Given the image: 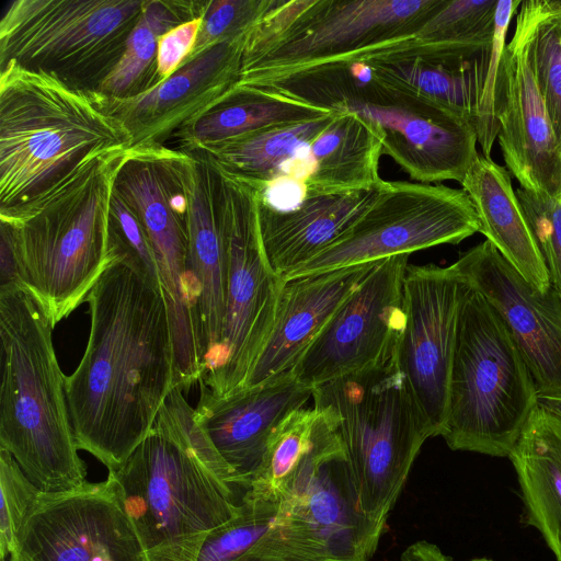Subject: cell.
<instances>
[{"label":"cell","mask_w":561,"mask_h":561,"mask_svg":"<svg viewBox=\"0 0 561 561\" xmlns=\"http://www.w3.org/2000/svg\"><path fill=\"white\" fill-rule=\"evenodd\" d=\"M203 15L179 24L159 38L153 85L171 77L190 57L198 37Z\"/></svg>","instance_id":"41"},{"label":"cell","mask_w":561,"mask_h":561,"mask_svg":"<svg viewBox=\"0 0 561 561\" xmlns=\"http://www.w3.org/2000/svg\"><path fill=\"white\" fill-rule=\"evenodd\" d=\"M10 561H147L112 472L66 492H42Z\"/></svg>","instance_id":"14"},{"label":"cell","mask_w":561,"mask_h":561,"mask_svg":"<svg viewBox=\"0 0 561 561\" xmlns=\"http://www.w3.org/2000/svg\"><path fill=\"white\" fill-rule=\"evenodd\" d=\"M378 263L284 280L273 330L245 388L291 373L335 310Z\"/></svg>","instance_id":"23"},{"label":"cell","mask_w":561,"mask_h":561,"mask_svg":"<svg viewBox=\"0 0 561 561\" xmlns=\"http://www.w3.org/2000/svg\"><path fill=\"white\" fill-rule=\"evenodd\" d=\"M480 228L465 190L383 180L374 201L343 233L283 279L457 244Z\"/></svg>","instance_id":"13"},{"label":"cell","mask_w":561,"mask_h":561,"mask_svg":"<svg viewBox=\"0 0 561 561\" xmlns=\"http://www.w3.org/2000/svg\"><path fill=\"white\" fill-rule=\"evenodd\" d=\"M409 255L379 261L345 298L293 369L300 382L316 387L394 357Z\"/></svg>","instance_id":"15"},{"label":"cell","mask_w":561,"mask_h":561,"mask_svg":"<svg viewBox=\"0 0 561 561\" xmlns=\"http://www.w3.org/2000/svg\"><path fill=\"white\" fill-rule=\"evenodd\" d=\"M187 150L164 145L130 147L115 190L134 209L150 239L169 319L184 328L193 319L187 272Z\"/></svg>","instance_id":"16"},{"label":"cell","mask_w":561,"mask_h":561,"mask_svg":"<svg viewBox=\"0 0 561 561\" xmlns=\"http://www.w3.org/2000/svg\"><path fill=\"white\" fill-rule=\"evenodd\" d=\"M497 0H447L405 44L421 54L449 60L490 50Z\"/></svg>","instance_id":"32"},{"label":"cell","mask_w":561,"mask_h":561,"mask_svg":"<svg viewBox=\"0 0 561 561\" xmlns=\"http://www.w3.org/2000/svg\"><path fill=\"white\" fill-rule=\"evenodd\" d=\"M537 1H520L502 53L496 88L497 139L507 171L519 186L561 194V152L533 67Z\"/></svg>","instance_id":"18"},{"label":"cell","mask_w":561,"mask_h":561,"mask_svg":"<svg viewBox=\"0 0 561 561\" xmlns=\"http://www.w3.org/2000/svg\"><path fill=\"white\" fill-rule=\"evenodd\" d=\"M0 558L15 549L18 534L41 491L10 453L0 448Z\"/></svg>","instance_id":"36"},{"label":"cell","mask_w":561,"mask_h":561,"mask_svg":"<svg viewBox=\"0 0 561 561\" xmlns=\"http://www.w3.org/2000/svg\"><path fill=\"white\" fill-rule=\"evenodd\" d=\"M469 561H494V560L488 559V558H474V559H471Z\"/></svg>","instance_id":"44"},{"label":"cell","mask_w":561,"mask_h":561,"mask_svg":"<svg viewBox=\"0 0 561 561\" xmlns=\"http://www.w3.org/2000/svg\"><path fill=\"white\" fill-rule=\"evenodd\" d=\"M211 163L227 250L226 317L214 365L198 383L222 398L245 388L273 330L284 279L264 252L257 191Z\"/></svg>","instance_id":"11"},{"label":"cell","mask_w":561,"mask_h":561,"mask_svg":"<svg viewBox=\"0 0 561 561\" xmlns=\"http://www.w3.org/2000/svg\"><path fill=\"white\" fill-rule=\"evenodd\" d=\"M447 0H304L274 37L243 47L237 87H266L297 72L413 37Z\"/></svg>","instance_id":"12"},{"label":"cell","mask_w":561,"mask_h":561,"mask_svg":"<svg viewBox=\"0 0 561 561\" xmlns=\"http://www.w3.org/2000/svg\"><path fill=\"white\" fill-rule=\"evenodd\" d=\"M108 472L147 561H196L207 536L238 513L247 493L178 387L144 440Z\"/></svg>","instance_id":"2"},{"label":"cell","mask_w":561,"mask_h":561,"mask_svg":"<svg viewBox=\"0 0 561 561\" xmlns=\"http://www.w3.org/2000/svg\"><path fill=\"white\" fill-rule=\"evenodd\" d=\"M314 410L309 449L257 545V561H370L379 545L333 422Z\"/></svg>","instance_id":"9"},{"label":"cell","mask_w":561,"mask_h":561,"mask_svg":"<svg viewBox=\"0 0 561 561\" xmlns=\"http://www.w3.org/2000/svg\"><path fill=\"white\" fill-rule=\"evenodd\" d=\"M400 561H454L439 547L426 540L411 543L401 553Z\"/></svg>","instance_id":"42"},{"label":"cell","mask_w":561,"mask_h":561,"mask_svg":"<svg viewBox=\"0 0 561 561\" xmlns=\"http://www.w3.org/2000/svg\"><path fill=\"white\" fill-rule=\"evenodd\" d=\"M0 561H5V558H1Z\"/></svg>","instance_id":"45"},{"label":"cell","mask_w":561,"mask_h":561,"mask_svg":"<svg viewBox=\"0 0 561 561\" xmlns=\"http://www.w3.org/2000/svg\"><path fill=\"white\" fill-rule=\"evenodd\" d=\"M525 522L561 561V419L536 405L510 454Z\"/></svg>","instance_id":"27"},{"label":"cell","mask_w":561,"mask_h":561,"mask_svg":"<svg viewBox=\"0 0 561 561\" xmlns=\"http://www.w3.org/2000/svg\"><path fill=\"white\" fill-rule=\"evenodd\" d=\"M533 67L561 152V10L556 0L537 1Z\"/></svg>","instance_id":"35"},{"label":"cell","mask_w":561,"mask_h":561,"mask_svg":"<svg viewBox=\"0 0 561 561\" xmlns=\"http://www.w3.org/2000/svg\"><path fill=\"white\" fill-rule=\"evenodd\" d=\"M199 388L194 420L245 491L274 431L289 414L302 409L313 391L293 371L222 398L204 386Z\"/></svg>","instance_id":"22"},{"label":"cell","mask_w":561,"mask_h":561,"mask_svg":"<svg viewBox=\"0 0 561 561\" xmlns=\"http://www.w3.org/2000/svg\"><path fill=\"white\" fill-rule=\"evenodd\" d=\"M145 0H13L0 21V65L14 61L96 89L121 58Z\"/></svg>","instance_id":"10"},{"label":"cell","mask_w":561,"mask_h":561,"mask_svg":"<svg viewBox=\"0 0 561 561\" xmlns=\"http://www.w3.org/2000/svg\"><path fill=\"white\" fill-rule=\"evenodd\" d=\"M207 5L208 1L145 0L121 58L96 90L107 98H125L146 90V78L156 66L159 38L179 24L203 15Z\"/></svg>","instance_id":"31"},{"label":"cell","mask_w":561,"mask_h":561,"mask_svg":"<svg viewBox=\"0 0 561 561\" xmlns=\"http://www.w3.org/2000/svg\"><path fill=\"white\" fill-rule=\"evenodd\" d=\"M515 193L546 262L551 285L561 296V194L550 196L520 186Z\"/></svg>","instance_id":"39"},{"label":"cell","mask_w":561,"mask_h":561,"mask_svg":"<svg viewBox=\"0 0 561 561\" xmlns=\"http://www.w3.org/2000/svg\"><path fill=\"white\" fill-rule=\"evenodd\" d=\"M560 8H561V1H559Z\"/></svg>","instance_id":"46"},{"label":"cell","mask_w":561,"mask_h":561,"mask_svg":"<svg viewBox=\"0 0 561 561\" xmlns=\"http://www.w3.org/2000/svg\"><path fill=\"white\" fill-rule=\"evenodd\" d=\"M330 112L272 89L236 87L225 104L179 136L187 150H194L270 127L308 121Z\"/></svg>","instance_id":"29"},{"label":"cell","mask_w":561,"mask_h":561,"mask_svg":"<svg viewBox=\"0 0 561 561\" xmlns=\"http://www.w3.org/2000/svg\"><path fill=\"white\" fill-rule=\"evenodd\" d=\"M347 458L360 511L382 535L413 462L434 432L394 358L313 387Z\"/></svg>","instance_id":"7"},{"label":"cell","mask_w":561,"mask_h":561,"mask_svg":"<svg viewBox=\"0 0 561 561\" xmlns=\"http://www.w3.org/2000/svg\"><path fill=\"white\" fill-rule=\"evenodd\" d=\"M128 149L94 152L23 204L0 210L20 284L54 327L123 259L112 240L111 202Z\"/></svg>","instance_id":"3"},{"label":"cell","mask_w":561,"mask_h":561,"mask_svg":"<svg viewBox=\"0 0 561 561\" xmlns=\"http://www.w3.org/2000/svg\"><path fill=\"white\" fill-rule=\"evenodd\" d=\"M335 116L332 111L194 150L204 151L221 171L260 192L277 180L297 151L324 131Z\"/></svg>","instance_id":"30"},{"label":"cell","mask_w":561,"mask_h":561,"mask_svg":"<svg viewBox=\"0 0 561 561\" xmlns=\"http://www.w3.org/2000/svg\"><path fill=\"white\" fill-rule=\"evenodd\" d=\"M405 39L381 44L352 59L367 64L378 78L473 125L491 49L476 58L449 60L415 51L405 45Z\"/></svg>","instance_id":"24"},{"label":"cell","mask_w":561,"mask_h":561,"mask_svg":"<svg viewBox=\"0 0 561 561\" xmlns=\"http://www.w3.org/2000/svg\"><path fill=\"white\" fill-rule=\"evenodd\" d=\"M314 419V408H302L289 414L278 425L247 492L271 502L283 501L289 493L309 449Z\"/></svg>","instance_id":"33"},{"label":"cell","mask_w":561,"mask_h":561,"mask_svg":"<svg viewBox=\"0 0 561 561\" xmlns=\"http://www.w3.org/2000/svg\"><path fill=\"white\" fill-rule=\"evenodd\" d=\"M87 301L89 341L66 377V397L78 448L116 471L175 388L170 320L162 290L124 259L110 264Z\"/></svg>","instance_id":"1"},{"label":"cell","mask_w":561,"mask_h":561,"mask_svg":"<svg viewBox=\"0 0 561 561\" xmlns=\"http://www.w3.org/2000/svg\"><path fill=\"white\" fill-rule=\"evenodd\" d=\"M537 405L561 419V397H537Z\"/></svg>","instance_id":"43"},{"label":"cell","mask_w":561,"mask_h":561,"mask_svg":"<svg viewBox=\"0 0 561 561\" xmlns=\"http://www.w3.org/2000/svg\"><path fill=\"white\" fill-rule=\"evenodd\" d=\"M382 182L370 190L308 195L286 213L272 210L259 201L261 238L272 270L284 278L317 255L360 216Z\"/></svg>","instance_id":"25"},{"label":"cell","mask_w":561,"mask_h":561,"mask_svg":"<svg viewBox=\"0 0 561 561\" xmlns=\"http://www.w3.org/2000/svg\"><path fill=\"white\" fill-rule=\"evenodd\" d=\"M502 317L535 380L537 397H561V296L531 286L488 240L454 263Z\"/></svg>","instance_id":"19"},{"label":"cell","mask_w":561,"mask_h":561,"mask_svg":"<svg viewBox=\"0 0 561 561\" xmlns=\"http://www.w3.org/2000/svg\"><path fill=\"white\" fill-rule=\"evenodd\" d=\"M461 185L478 214L480 232L531 286L550 289L549 271L507 169L478 153Z\"/></svg>","instance_id":"26"},{"label":"cell","mask_w":561,"mask_h":561,"mask_svg":"<svg viewBox=\"0 0 561 561\" xmlns=\"http://www.w3.org/2000/svg\"><path fill=\"white\" fill-rule=\"evenodd\" d=\"M187 151L188 287L205 375L216 359L225 323L227 250L217 171L205 152Z\"/></svg>","instance_id":"21"},{"label":"cell","mask_w":561,"mask_h":561,"mask_svg":"<svg viewBox=\"0 0 561 561\" xmlns=\"http://www.w3.org/2000/svg\"><path fill=\"white\" fill-rule=\"evenodd\" d=\"M382 133L367 119L336 112L333 122L309 146L313 171L307 195L370 190L379 176Z\"/></svg>","instance_id":"28"},{"label":"cell","mask_w":561,"mask_h":561,"mask_svg":"<svg viewBox=\"0 0 561 561\" xmlns=\"http://www.w3.org/2000/svg\"><path fill=\"white\" fill-rule=\"evenodd\" d=\"M279 506L280 502L263 500L247 492L238 513L207 536L196 561H244L272 526Z\"/></svg>","instance_id":"34"},{"label":"cell","mask_w":561,"mask_h":561,"mask_svg":"<svg viewBox=\"0 0 561 561\" xmlns=\"http://www.w3.org/2000/svg\"><path fill=\"white\" fill-rule=\"evenodd\" d=\"M53 329L28 290L0 287V448L49 493L71 491L87 481Z\"/></svg>","instance_id":"4"},{"label":"cell","mask_w":561,"mask_h":561,"mask_svg":"<svg viewBox=\"0 0 561 561\" xmlns=\"http://www.w3.org/2000/svg\"><path fill=\"white\" fill-rule=\"evenodd\" d=\"M536 405L535 380L505 322L468 285L440 436L453 450L508 457Z\"/></svg>","instance_id":"8"},{"label":"cell","mask_w":561,"mask_h":561,"mask_svg":"<svg viewBox=\"0 0 561 561\" xmlns=\"http://www.w3.org/2000/svg\"><path fill=\"white\" fill-rule=\"evenodd\" d=\"M271 4L272 0L208 1L196 44L188 58L219 42L244 37L262 20Z\"/></svg>","instance_id":"37"},{"label":"cell","mask_w":561,"mask_h":561,"mask_svg":"<svg viewBox=\"0 0 561 561\" xmlns=\"http://www.w3.org/2000/svg\"><path fill=\"white\" fill-rule=\"evenodd\" d=\"M468 282L449 266L409 264L403 278L404 325L394 362L440 436L447 410L459 308Z\"/></svg>","instance_id":"17"},{"label":"cell","mask_w":561,"mask_h":561,"mask_svg":"<svg viewBox=\"0 0 561 561\" xmlns=\"http://www.w3.org/2000/svg\"><path fill=\"white\" fill-rule=\"evenodd\" d=\"M244 38L217 43L141 92L107 98L113 115L130 134L131 147L164 145L225 104L239 81Z\"/></svg>","instance_id":"20"},{"label":"cell","mask_w":561,"mask_h":561,"mask_svg":"<svg viewBox=\"0 0 561 561\" xmlns=\"http://www.w3.org/2000/svg\"><path fill=\"white\" fill-rule=\"evenodd\" d=\"M113 237L118 251L146 280L161 289L158 266L147 231L134 209L114 192L111 202ZM162 290V289H161Z\"/></svg>","instance_id":"40"},{"label":"cell","mask_w":561,"mask_h":561,"mask_svg":"<svg viewBox=\"0 0 561 561\" xmlns=\"http://www.w3.org/2000/svg\"><path fill=\"white\" fill-rule=\"evenodd\" d=\"M0 70V210L23 204L94 152L131 147L96 89L14 61Z\"/></svg>","instance_id":"5"},{"label":"cell","mask_w":561,"mask_h":561,"mask_svg":"<svg viewBox=\"0 0 561 561\" xmlns=\"http://www.w3.org/2000/svg\"><path fill=\"white\" fill-rule=\"evenodd\" d=\"M520 0H497L495 10V28L490 53L488 71L482 94L474 118L477 140L485 158L491 157L492 148L499 133L496 117V88L499 67L505 47L506 33L512 18L516 14Z\"/></svg>","instance_id":"38"},{"label":"cell","mask_w":561,"mask_h":561,"mask_svg":"<svg viewBox=\"0 0 561 561\" xmlns=\"http://www.w3.org/2000/svg\"><path fill=\"white\" fill-rule=\"evenodd\" d=\"M262 88L367 119L383 135L382 154L419 183L461 184L478 156L471 123L378 78L357 59L297 72Z\"/></svg>","instance_id":"6"}]
</instances>
